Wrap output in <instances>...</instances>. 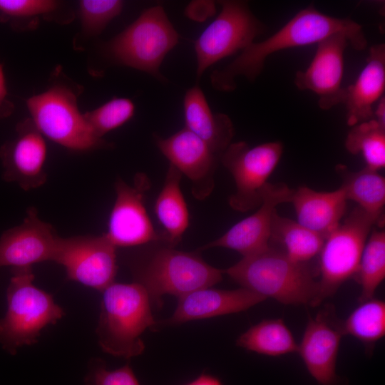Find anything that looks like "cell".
Masks as SVG:
<instances>
[{"label":"cell","mask_w":385,"mask_h":385,"mask_svg":"<svg viewBox=\"0 0 385 385\" xmlns=\"http://www.w3.org/2000/svg\"><path fill=\"white\" fill-rule=\"evenodd\" d=\"M345 35L356 51L367 46L362 26L349 18H336L319 11L314 4L297 12L286 24L264 41L253 42L222 69L210 76L212 86L223 92L236 88L235 78L245 76L254 82L262 73L266 58L284 49L318 43L332 35Z\"/></svg>","instance_id":"6da1fadb"},{"label":"cell","mask_w":385,"mask_h":385,"mask_svg":"<svg viewBox=\"0 0 385 385\" xmlns=\"http://www.w3.org/2000/svg\"><path fill=\"white\" fill-rule=\"evenodd\" d=\"M158 244L129 262L134 282L144 288L151 304L160 307L165 294L180 298L222 280L223 270L207 263L197 251L178 250L162 241Z\"/></svg>","instance_id":"7a4b0ae2"},{"label":"cell","mask_w":385,"mask_h":385,"mask_svg":"<svg viewBox=\"0 0 385 385\" xmlns=\"http://www.w3.org/2000/svg\"><path fill=\"white\" fill-rule=\"evenodd\" d=\"M223 272L241 287L284 304L312 305L318 294L319 283L308 264L291 260L270 245Z\"/></svg>","instance_id":"3957f363"},{"label":"cell","mask_w":385,"mask_h":385,"mask_svg":"<svg viewBox=\"0 0 385 385\" xmlns=\"http://www.w3.org/2000/svg\"><path fill=\"white\" fill-rule=\"evenodd\" d=\"M96 334L101 348L111 355L126 359L143 353L141 335L156 321L144 288L136 282H113L102 291Z\"/></svg>","instance_id":"277c9868"},{"label":"cell","mask_w":385,"mask_h":385,"mask_svg":"<svg viewBox=\"0 0 385 385\" xmlns=\"http://www.w3.org/2000/svg\"><path fill=\"white\" fill-rule=\"evenodd\" d=\"M32 267L11 268L6 290L7 310L0 319V344L9 354L38 341L43 328L64 315L52 295L36 287Z\"/></svg>","instance_id":"5b68a950"},{"label":"cell","mask_w":385,"mask_h":385,"mask_svg":"<svg viewBox=\"0 0 385 385\" xmlns=\"http://www.w3.org/2000/svg\"><path fill=\"white\" fill-rule=\"evenodd\" d=\"M77 96L68 84L53 83L26 100L31 120L43 136L68 149L85 151L108 147L80 112Z\"/></svg>","instance_id":"8992f818"},{"label":"cell","mask_w":385,"mask_h":385,"mask_svg":"<svg viewBox=\"0 0 385 385\" xmlns=\"http://www.w3.org/2000/svg\"><path fill=\"white\" fill-rule=\"evenodd\" d=\"M379 222L359 207H354L324 240L319 255L318 294L312 306L333 296L341 285L356 276L373 225Z\"/></svg>","instance_id":"52a82bcc"},{"label":"cell","mask_w":385,"mask_h":385,"mask_svg":"<svg viewBox=\"0 0 385 385\" xmlns=\"http://www.w3.org/2000/svg\"><path fill=\"white\" fill-rule=\"evenodd\" d=\"M179 36L164 9L155 6L140 16L108 44L118 63L160 78V66L178 43Z\"/></svg>","instance_id":"ba28073f"},{"label":"cell","mask_w":385,"mask_h":385,"mask_svg":"<svg viewBox=\"0 0 385 385\" xmlns=\"http://www.w3.org/2000/svg\"><path fill=\"white\" fill-rule=\"evenodd\" d=\"M219 2L221 11L195 41L197 78L215 63L243 51L267 29L246 1Z\"/></svg>","instance_id":"9c48e42d"},{"label":"cell","mask_w":385,"mask_h":385,"mask_svg":"<svg viewBox=\"0 0 385 385\" xmlns=\"http://www.w3.org/2000/svg\"><path fill=\"white\" fill-rule=\"evenodd\" d=\"M283 153L280 141H272L250 147L245 141L231 143L220 160L231 173L236 187L229 198L231 208L248 212L258 207L263 190Z\"/></svg>","instance_id":"30bf717a"},{"label":"cell","mask_w":385,"mask_h":385,"mask_svg":"<svg viewBox=\"0 0 385 385\" xmlns=\"http://www.w3.org/2000/svg\"><path fill=\"white\" fill-rule=\"evenodd\" d=\"M53 262L69 279L102 292L114 282L116 247L105 234L60 237Z\"/></svg>","instance_id":"8fae6325"},{"label":"cell","mask_w":385,"mask_h":385,"mask_svg":"<svg viewBox=\"0 0 385 385\" xmlns=\"http://www.w3.org/2000/svg\"><path fill=\"white\" fill-rule=\"evenodd\" d=\"M149 188V180L143 174L136 175L133 185L120 179L115 182L116 197L105 235L116 247L163 241L144 205V193Z\"/></svg>","instance_id":"7c38bea8"},{"label":"cell","mask_w":385,"mask_h":385,"mask_svg":"<svg viewBox=\"0 0 385 385\" xmlns=\"http://www.w3.org/2000/svg\"><path fill=\"white\" fill-rule=\"evenodd\" d=\"M349 45L344 34L327 37L317 43L315 54L307 68L296 73L294 83L297 88L317 95L318 105L324 111L344 103L346 96V88L342 86L344 56Z\"/></svg>","instance_id":"4fadbf2b"},{"label":"cell","mask_w":385,"mask_h":385,"mask_svg":"<svg viewBox=\"0 0 385 385\" xmlns=\"http://www.w3.org/2000/svg\"><path fill=\"white\" fill-rule=\"evenodd\" d=\"M333 308H324L314 317L309 316L297 352L308 372L319 385H339L337 360L344 335L342 322Z\"/></svg>","instance_id":"5bb4252c"},{"label":"cell","mask_w":385,"mask_h":385,"mask_svg":"<svg viewBox=\"0 0 385 385\" xmlns=\"http://www.w3.org/2000/svg\"><path fill=\"white\" fill-rule=\"evenodd\" d=\"M294 189L286 184L267 183L262 201L257 211L242 220L217 240L201 247L199 250L224 247L240 253L242 257L260 252L270 245L271 227L277 207L290 202Z\"/></svg>","instance_id":"9a60e30c"},{"label":"cell","mask_w":385,"mask_h":385,"mask_svg":"<svg viewBox=\"0 0 385 385\" xmlns=\"http://www.w3.org/2000/svg\"><path fill=\"white\" fill-rule=\"evenodd\" d=\"M59 239L54 228L31 207L22 223L1 236L0 267H32L36 263L53 262Z\"/></svg>","instance_id":"2e32d148"},{"label":"cell","mask_w":385,"mask_h":385,"mask_svg":"<svg viewBox=\"0 0 385 385\" xmlns=\"http://www.w3.org/2000/svg\"><path fill=\"white\" fill-rule=\"evenodd\" d=\"M160 151L192 183V194L202 200L212 192L220 158L197 135L183 128L171 136L155 137Z\"/></svg>","instance_id":"e0dca14e"},{"label":"cell","mask_w":385,"mask_h":385,"mask_svg":"<svg viewBox=\"0 0 385 385\" xmlns=\"http://www.w3.org/2000/svg\"><path fill=\"white\" fill-rule=\"evenodd\" d=\"M46 154L43 136L31 118L21 122L16 127L15 138L0 149L3 178L16 183L25 190L43 185L46 180Z\"/></svg>","instance_id":"ac0fdd59"},{"label":"cell","mask_w":385,"mask_h":385,"mask_svg":"<svg viewBox=\"0 0 385 385\" xmlns=\"http://www.w3.org/2000/svg\"><path fill=\"white\" fill-rule=\"evenodd\" d=\"M264 297L244 287L219 289L211 287L196 289L178 298L173 314L156 322L158 327L172 326L190 321L239 313L265 301Z\"/></svg>","instance_id":"d6986e66"},{"label":"cell","mask_w":385,"mask_h":385,"mask_svg":"<svg viewBox=\"0 0 385 385\" xmlns=\"http://www.w3.org/2000/svg\"><path fill=\"white\" fill-rule=\"evenodd\" d=\"M385 89V44L372 46L356 81L346 88V123L353 126L373 119V106Z\"/></svg>","instance_id":"ffe728a7"},{"label":"cell","mask_w":385,"mask_h":385,"mask_svg":"<svg viewBox=\"0 0 385 385\" xmlns=\"http://www.w3.org/2000/svg\"><path fill=\"white\" fill-rule=\"evenodd\" d=\"M185 127L200 138L220 159L232 143L234 126L230 117L214 113L199 86L188 89L183 100Z\"/></svg>","instance_id":"44dd1931"},{"label":"cell","mask_w":385,"mask_h":385,"mask_svg":"<svg viewBox=\"0 0 385 385\" xmlns=\"http://www.w3.org/2000/svg\"><path fill=\"white\" fill-rule=\"evenodd\" d=\"M343 190H314L306 186L294 190L291 202L297 222L326 239L339 225L346 210Z\"/></svg>","instance_id":"7402d4cb"},{"label":"cell","mask_w":385,"mask_h":385,"mask_svg":"<svg viewBox=\"0 0 385 385\" xmlns=\"http://www.w3.org/2000/svg\"><path fill=\"white\" fill-rule=\"evenodd\" d=\"M182 174L171 164L163 188L158 195L155 214L164 229L163 242L175 247L182 240L189 225V213L180 188Z\"/></svg>","instance_id":"603a6c76"},{"label":"cell","mask_w":385,"mask_h":385,"mask_svg":"<svg viewBox=\"0 0 385 385\" xmlns=\"http://www.w3.org/2000/svg\"><path fill=\"white\" fill-rule=\"evenodd\" d=\"M336 172L340 176L341 188L348 200L358 204L365 212L381 222L385 204V179L378 171L367 167L359 171H351L338 164Z\"/></svg>","instance_id":"cb8c5ba5"},{"label":"cell","mask_w":385,"mask_h":385,"mask_svg":"<svg viewBox=\"0 0 385 385\" xmlns=\"http://www.w3.org/2000/svg\"><path fill=\"white\" fill-rule=\"evenodd\" d=\"M324 238L306 228L297 221L282 217L276 212L274 215L270 244L279 245V250L291 260L308 264L319 255Z\"/></svg>","instance_id":"d4e9b609"},{"label":"cell","mask_w":385,"mask_h":385,"mask_svg":"<svg viewBox=\"0 0 385 385\" xmlns=\"http://www.w3.org/2000/svg\"><path fill=\"white\" fill-rule=\"evenodd\" d=\"M236 344L250 351L277 356L297 352L298 344L281 319H265L252 326L237 338Z\"/></svg>","instance_id":"484cf974"},{"label":"cell","mask_w":385,"mask_h":385,"mask_svg":"<svg viewBox=\"0 0 385 385\" xmlns=\"http://www.w3.org/2000/svg\"><path fill=\"white\" fill-rule=\"evenodd\" d=\"M369 236L356 274L361 287V303L374 297L385 278V232L374 230Z\"/></svg>","instance_id":"4316f807"},{"label":"cell","mask_w":385,"mask_h":385,"mask_svg":"<svg viewBox=\"0 0 385 385\" xmlns=\"http://www.w3.org/2000/svg\"><path fill=\"white\" fill-rule=\"evenodd\" d=\"M346 140V150L361 153L367 168L378 171L385 166V127L374 119L351 126Z\"/></svg>","instance_id":"83f0119b"},{"label":"cell","mask_w":385,"mask_h":385,"mask_svg":"<svg viewBox=\"0 0 385 385\" xmlns=\"http://www.w3.org/2000/svg\"><path fill=\"white\" fill-rule=\"evenodd\" d=\"M344 335L373 346L385 335V302L374 297L361 302L342 323Z\"/></svg>","instance_id":"f1b7e54d"},{"label":"cell","mask_w":385,"mask_h":385,"mask_svg":"<svg viewBox=\"0 0 385 385\" xmlns=\"http://www.w3.org/2000/svg\"><path fill=\"white\" fill-rule=\"evenodd\" d=\"M134 113L135 104L130 99L113 98L83 115L96 135L102 138L130 120Z\"/></svg>","instance_id":"f546056e"},{"label":"cell","mask_w":385,"mask_h":385,"mask_svg":"<svg viewBox=\"0 0 385 385\" xmlns=\"http://www.w3.org/2000/svg\"><path fill=\"white\" fill-rule=\"evenodd\" d=\"M120 0H81L79 15L84 31L90 35L100 34L107 24L122 11Z\"/></svg>","instance_id":"4dcf8cb0"},{"label":"cell","mask_w":385,"mask_h":385,"mask_svg":"<svg viewBox=\"0 0 385 385\" xmlns=\"http://www.w3.org/2000/svg\"><path fill=\"white\" fill-rule=\"evenodd\" d=\"M84 385H140L129 364L108 370L101 359H92L88 366Z\"/></svg>","instance_id":"1f68e13d"},{"label":"cell","mask_w":385,"mask_h":385,"mask_svg":"<svg viewBox=\"0 0 385 385\" xmlns=\"http://www.w3.org/2000/svg\"><path fill=\"white\" fill-rule=\"evenodd\" d=\"M58 3L52 0H0V14L4 17L28 19L51 13Z\"/></svg>","instance_id":"d6a6232c"},{"label":"cell","mask_w":385,"mask_h":385,"mask_svg":"<svg viewBox=\"0 0 385 385\" xmlns=\"http://www.w3.org/2000/svg\"><path fill=\"white\" fill-rule=\"evenodd\" d=\"M14 111V104L7 98V89L3 66L0 63V119L6 118Z\"/></svg>","instance_id":"836d02e7"},{"label":"cell","mask_w":385,"mask_h":385,"mask_svg":"<svg viewBox=\"0 0 385 385\" xmlns=\"http://www.w3.org/2000/svg\"><path fill=\"white\" fill-rule=\"evenodd\" d=\"M186 385H222V384L217 378L202 374Z\"/></svg>","instance_id":"e575fe53"},{"label":"cell","mask_w":385,"mask_h":385,"mask_svg":"<svg viewBox=\"0 0 385 385\" xmlns=\"http://www.w3.org/2000/svg\"><path fill=\"white\" fill-rule=\"evenodd\" d=\"M373 119L381 125L385 127V98L382 96L378 101L376 111H374Z\"/></svg>","instance_id":"d590c367"}]
</instances>
